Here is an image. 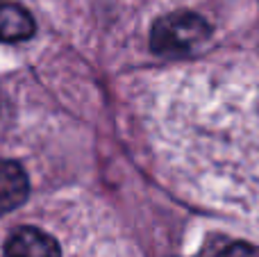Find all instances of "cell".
Segmentation results:
<instances>
[{
    "label": "cell",
    "instance_id": "6da1fadb",
    "mask_svg": "<svg viewBox=\"0 0 259 257\" xmlns=\"http://www.w3.org/2000/svg\"><path fill=\"white\" fill-rule=\"evenodd\" d=\"M209 34V23L196 12H173L152 25L150 44L159 55H184Z\"/></svg>",
    "mask_w": 259,
    "mask_h": 257
},
{
    "label": "cell",
    "instance_id": "7a4b0ae2",
    "mask_svg": "<svg viewBox=\"0 0 259 257\" xmlns=\"http://www.w3.org/2000/svg\"><path fill=\"white\" fill-rule=\"evenodd\" d=\"M5 257H62L57 241L44 230L21 228L5 244Z\"/></svg>",
    "mask_w": 259,
    "mask_h": 257
},
{
    "label": "cell",
    "instance_id": "3957f363",
    "mask_svg": "<svg viewBox=\"0 0 259 257\" xmlns=\"http://www.w3.org/2000/svg\"><path fill=\"white\" fill-rule=\"evenodd\" d=\"M30 194L25 168L12 159H0V214L16 209Z\"/></svg>",
    "mask_w": 259,
    "mask_h": 257
},
{
    "label": "cell",
    "instance_id": "277c9868",
    "mask_svg": "<svg viewBox=\"0 0 259 257\" xmlns=\"http://www.w3.org/2000/svg\"><path fill=\"white\" fill-rule=\"evenodd\" d=\"M36 25L32 14L16 3H0V41H25L34 34Z\"/></svg>",
    "mask_w": 259,
    "mask_h": 257
},
{
    "label": "cell",
    "instance_id": "5b68a950",
    "mask_svg": "<svg viewBox=\"0 0 259 257\" xmlns=\"http://www.w3.org/2000/svg\"><path fill=\"white\" fill-rule=\"evenodd\" d=\"M216 257H250V250L241 244H234V246H230V248L221 250Z\"/></svg>",
    "mask_w": 259,
    "mask_h": 257
}]
</instances>
